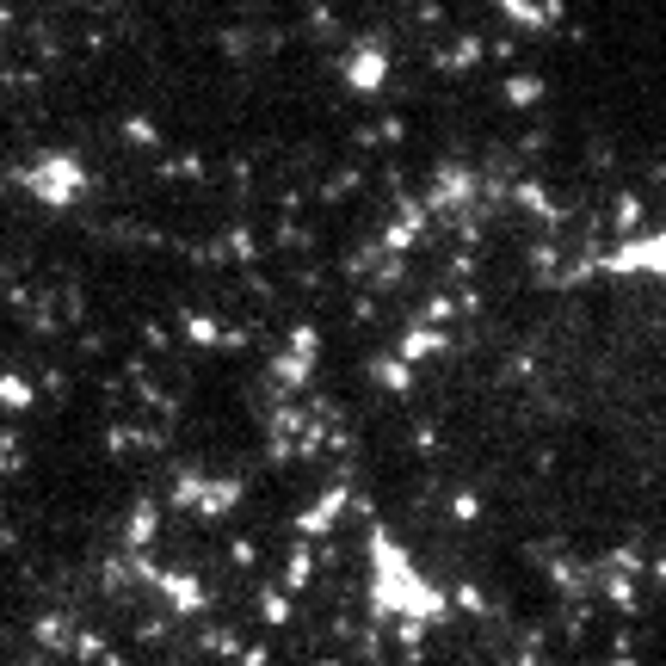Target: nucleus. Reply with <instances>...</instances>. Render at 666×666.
<instances>
[{
  "label": "nucleus",
  "mask_w": 666,
  "mask_h": 666,
  "mask_svg": "<svg viewBox=\"0 0 666 666\" xmlns=\"http://www.w3.org/2000/svg\"><path fill=\"white\" fill-rule=\"evenodd\" d=\"M155 586L173 599V611H204V586L192 574H155Z\"/></svg>",
  "instance_id": "f257e3e1"
},
{
  "label": "nucleus",
  "mask_w": 666,
  "mask_h": 666,
  "mask_svg": "<svg viewBox=\"0 0 666 666\" xmlns=\"http://www.w3.org/2000/svg\"><path fill=\"white\" fill-rule=\"evenodd\" d=\"M148 537H155V506H136V518H130V543L148 549Z\"/></svg>",
  "instance_id": "f03ea898"
},
{
  "label": "nucleus",
  "mask_w": 666,
  "mask_h": 666,
  "mask_svg": "<svg viewBox=\"0 0 666 666\" xmlns=\"http://www.w3.org/2000/svg\"><path fill=\"white\" fill-rule=\"evenodd\" d=\"M284 580H290V586H303V580H309V549H290V568H284Z\"/></svg>",
  "instance_id": "7ed1b4c3"
},
{
  "label": "nucleus",
  "mask_w": 666,
  "mask_h": 666,
  "mask_svg": "<svg viewBox=\"0 0 666 666\" xmlns=\"http://www.w3.org/2000/svg\"><path fill=\"white\" fill-rule=\"evenodd\" d=\"M62 636H68L62 617H44V623H37V642H44V648H62Z\"/></svg>",
  "instance_id": "20e7f679"
},
{
  "label": "nucleus",
  "mask_w": 666,
  "mask_h": 666,
  "mask_svg": "<svg viewBox=\"0 0 666 666\" xmlns=\"http://www.w3.org/2000/svg\"><path fill=\"white\" fill-rule=\"evenodd\" d=\"M290 605H284V592H266V623H284Z\"/></svg>",
  "instance_id": "39448f33"
},
{
  "label": "nucleus",
  "mask_w": 666,
  "mask_h": 666,
  "mask_svg": "<svg viewBox=\"0 0 666 666\" xmlns=\"http://www.w3.org/2000/svg\"><path fill=\"white\" fill-rule=\"evenodd\" d=\"M611 666H636V660H629V654H617V660H611Z\"/></svg>",
  "instance_id": "423d86ee"
}]
</instances>
